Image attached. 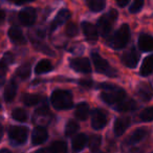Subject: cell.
Here are the masks:
<instances>
[{
  "label": "cell",
  "instance_id": "cell-1",
  "mask_svg": "<svg viewBox=\"0 0 153 153\" xmlns=\"http://www.w3.org/2000/svg\"><path fill=\"white\" fill-rule=\"evenodd\" d=\"M51 105L57 110H64L72 106V94L69 90L57 89L51 94Z\"/></svg>",
  "mask_w": 153,
  "mask_h": 153
},
{
  "label": "cell",
  "instance_id": "cell-2",
  "mask_svg": "<svg viewBox=\"0 0 153 153\" xmlns=\"http://www.w3.org/2000/svg\"><path fill=\"white\" fill-rule=\"evenodd\" d=\"M130 39V27L127 24H123L108 40V45L114 49H121L127 45Z\"/></svg>",
  "mask_w": 153,
  "mask_h": 153
},
{
  "label": "cell",
  "instance_id": "cell-3",
  "mask_svg": "<svg viewBox=\"0 0 153 153\" xmlns=\"http://www.w3.org/2000/svg\"><path fill=\"white\" fill-rule=\"evenodd\" d=\"M117 18V12L115 10H111L106 15L102 16L98 21V27L101 35L103 37H107L110 33L112 25Z\"/></svg>",
  "mask_w": 153,
  "mask_h": 153
},
{
  "label": "cell",
  "instance_id": "cell-4",
  "mask_svg": "<svg viewBox=\"0 0 153 153\" xmlns=\"http://www.w3.org/2000/svg\"><path fill=\"white\" fill-rule=\"evenodd\" d=\"M91 58H92V61H94V67H96L97 71L102 72V74H105L109 76H112V78L117 76V70H114L112 67H110L108 62L105 59H103L101 56H99L98 53H92Z\"/></svg>",
  "mask_w": 153,
  "mask_h": 153
},
{
  "label": "cell",
  "instance_id": "cell-5",
  "mask_svg": "<svg viewBox=\"0 0 153 153\" xmlns=\"http://www.w3.org/2000/svg\"><path fill=\"white\" fill-rule=\"evenodd\" d=\"M28 130L26 127L13 126L9 130V137L14 145H23L27 140Z\"/></svg>",
  "mask_w": 153,
  "mask_h": 153
},
{
  "label": "cell",
  "instance_id": "cell-6",
  "mask_svg": "<svg viewBox=\"0 0 153 153\" xmlns=\"http://www.w3.org/2000/svg\"><path fill=\"white\" fill-rule=\"evenodd\" d=\"M102 100L104 101L106 104L113 105V104H119L122 101L125 100L126 98V92L124 89L121 88H114L112 90H107L102 94Z\"/></svg>",
  "mask_w": 153,
  "mask_h": 153
},
{
  "label": "cell",
  "instance_id": "cell-7",
  "mask_svg": "<svg viewBox=\"0 0 153 153\" xmlns=\"http://www.w3.org/2000/svg\"><path fill=\"white\" fill-rule=\"evenodd\" d=\"M70 67L76 71L83 72V74H88L91 71L90 62L86 58H76L70 60Z\"/></svg>",
  "mask_w": 153,
  "mask_h": 153
},
{
  "label": "cell",
  "instance_id": "cell-8",
  "mask_svg": "<svg viewBox=\"0 0 153 153\" xmlns=\"http://www.w3.org/2000/svg\"><path fill=\"white\" fill-rule=\"evenodd\" d=\"M107 124V117L101 109H94L91 114V126L94 129L100 130Z\"/></svg>",
  "mask_w": 153,
  "mask_h": 153
},
{
  "label": "cell",
  "instance_id": "cell-9",
  "mask_svg": "<svg viewBox=\"0 0 153 153\" xmlns=\"http://www.w3.org/2000/svg\"><path fill=\"white\" fill-rule=\"evenodd\" d=\"M36 19L37 14L33 7H26L19 13V21L25 26L33 25L36 22Z\"/></svg>",
  "mask_w": 153,
  "mask_h": 153
},
{
  "label": "cell",
  "instance_id": "cell-10",
  "mask_svg": "<svg viewBox=\"0 0 153 153\" xmlns=\"http://www.w3.org/2000/svg\"><path fill=\"white\" fill-rule=\"evenodd\" d=\"M138 60H140V53L134 48L130 49L129 51H126L122 56V62H123V64L129 68L135 67L138 63Z\"/></svg>",
  "mask_w": 153,
  "mask_h": 153
},
{
  "label": "cell",
  "instance_id": "cell-11",
  "mask_svg": "<svg viewBox=\"0 0 153 153\" xmlns=\"http://www.w3.org/2000/svg\"><path fill=\"white\" fill-rule=\"evenodd\" d=\"M47 136H48V133H47V130L44 127L35 128L32 135V144L34 146L43 144L47 140Z\"/></svg>",
  "mask_w": 153,
  "mask_h": 153
},
{
  "label": "cell",
  "instance_id": "cell-12",
  "mask_svg": "<svg viewBox=\"0 0 153 153\" xmlns=\"http://www.w3.org/2000/svg\"><path fill=\"white\" fill-rule=\"evenodd\" d=\"M130 125V119L128 117H117L115 120L114 123V127H113V130H114V134L117 136H121L124 134V132L127 130V128L129 127Z\"/></svg>",
  "mask_w": 153,
  "mask_h": 153
},
{
  "label": "cell",
  "instance_id": "cell-13",
  "mask_svg": "<svg viewBox=\"0 0 153 153\" xmlns=\"http://www.w3.org/2000/svg\"><path fill=\"white\" fill-rule=\"evenodd\" d=\"M82 28H83V33L85 38L90 42H96L98 40V30L96 26H94L89 22H83L82 23Z\"/></svg>",
  "mask_w": 153,
  "mask_h": 153
},
{
  "label": "cell",
  "instance_id": "cell-14",
  "mask_svg": "<svg viewBox=\"0 0 153 153\" xmlns=\"http://www.w3.org/2000/svg\"><path fill=\"white\" fill-rule=\"evenodd\" d=\"M137 94L144 102H148L153 97V88L151 87L150 84L142 83L137 88Z\"/></svg>",
  "mask_w": 153,
  "mask_h": 153
},
{
  "label": "cell",
  "instance_id": "cell-15",
  "mask_svg": "<svg viewBox=\"0 0 153 153\" xmlns=\"http://www.w3.org/2000/svg\"><path fill=\"white\" fill-rule=\"evenodd\" d=\"M138 47L142 51H153V37L142 34L138 38Z\"/></svg>",
  "mask_w": 153,
  "mask_h": 153
},
{
  "label": "cell",
  "instance_id": "cell-16",
  "mask_svg": "<svg viewBox=\"0 0 153 153\" xmlns=\"http://www.w3.org/2000/svg\"><path fill=\"white\" fill-rule=\"evenodd\" d=\"M69 17H70V13L68 12V10H61V11L58 13V15L56 16L53 22L51 24V30H55L58 26L65 23V22L69 19Z\"/></svg>",
  "mask_w": 153,
  "mask_h": 153
},
{
  "label": "cell",
  "instance_id": "cell-17",
  "mask_svg": "<svg viewBox=\"0 0 153 153\" xmlns=\"http://www.w3.org/2000/svg\"><path fill=\"white\" fill-rule=\"evenodd\" d=\"M88 143V137L86 134L84 133H80L76 136V137L72 140V151L74 153L81 151L84 147L86 146V144Z\"/></svg>",
  "mask_w": 153,
  "mask_h": 153
},
{
  "label": "cell",
  "instance_id": "cell-18",
  "mask_svg": "<svg viewBox=\"0 0 153 153\" xmlns=\"http://www.w3.org/2000/svg\"><path fill=\"white\" fill-rule=\"evenodd\" d=\"M9 37L14 43H17V44H23L25 42V38L22 30L16 26H13L9 30Z\"/></svg>",
  "mask_w": 153,
  "mask_h": 153
},
{
  "label": "cell",
  "instance_id": "cell-19",
  "mask_svg": "<svg viewBox=\"0 0 153 153\" xmlns=\"http://www.w3.org/2000/svg\"><path fill=\"white\" fill-rule=\"evenodd\" d=\"M17 94V84L14 81H11L4 89V100L7 102H12Z\"/></svg>",
  "mask_w": 153,
  "mask_h": 153
},
{
  "label": "cell",
  "instance_id": "cell-20",
  "mask_svg": "<svg viewBox=\"0 0 153 153\" xmlns=\"http://www.w3.org/2000/svg\"><path fill=\"white\" fill-rule=\"evenodd\" d=\"M152 71H153V55L149 56V57H147L144 60L140 72L143 76H147L150 74H152Z\"/></svg>",
  "mask_w": 153,
  "mask_h": 153
},
{
  "label": "cell",
  "instance_id": "cell-21",
  "mask_svg": "<svg viewBox=\"0 0 153 153\" xmlns=\"http://www.w3.org/2000/svg\"><path fill=\"white\" fill-rule=\"evenodd\" d=\"M88 113H89V107L86 103H80L76 108L74 111V115L76 119H79L80 121H84L87 119Z\"/></svg>",
  "mask_w": 153,
  "mask_h": 153
},
{
  "label": "cell",
  "instance_id": "cell-22",
  "mask_svg": "<svg viewBox=\"0 0 153 153\" xmlns=\"http://www.w3.org/2000/svg\"><path fill=\"white\" fill-rule=\"evenodd\" d=\"M136 108V103L133 100H127V101H122L121 103H119L115 109L117 111L120 112H127V111H132Z\"/></svg>",
  "mask_w": 153,
  "mask_h": 153
},
{
  "label": "cell",
  "instance_id": "cell-23",
  "mask_svg": "<svg viewBox=\"0 0 153 153\" xmlns=\"http://www.w3.org/2000/svg\"><path fill=\"white\" fill-rule=\"evenodd\" d=\"M53 69V65L49 61L47 60H41L38 64L35 67V71L36 74H46V72H49Z\"/></svg>",
  "mask_w": 153,
  "mask_h": 153
},
{
  "label": "cell",
  "instance_id": "cell-24",
  "mask_svg": "<svg viewBox=\"0 0 153 153\" xmlns=\"http://www.w3.org/2000/svg\"><path fill=\"white\" fill-rule=\"evenodd\" d=\"M146 134H147V131L145 129L135 130V131L132 133V135L129 137V140H128V144L133 145V144H136V143L140 142V140L146 137Z\"/></svg>",
  "mask_w": 153,
  "mask_h": 153
},
{
  "label": "cell",
  "instance_id": "cell-25",
  "mask_svg": "<svg viewBox=\"0 0 153 153\" xmlns=\"http://www.w3.org/2000/svg\"><path fill=\"white\" fill-rule=\"evenodd\" d=\"M92 12H101L105 7V0H85Z\"/></svg>",
  "mask_w": 153,
  "mask_h": 153
},
{
  "label": "cell",
  "instance_id": "cell-26",
  "mask_svg": "<svg viewBox=\"0 0 153 153\" xmlns=\"http://www.w3.org/2000/svg\"><path fill=\"white\" fill-rule=\"evenodd\" d=\"M22 102H23L26 106H33V105H36L40 102V97H39L38 94H25L22 97Z\"/></svg>",
  "mask_w": 153,
  "mask_h": 153
},
{
  "label": "cell",
  "instance_id": "cell-27",
  "mask_svg": "<svg viewBox=\"0 0 153 153\" xmlns=\"http://www.w3.org/2000/svg\"><path fill=\"white\" fill-rule=\"evenodd\" d=\"M12 117L15 121H18V122H26L27 121V113L25 112V110L21 108H17L15 110H13L12 112Z\"/></svg>",
  "mask_w": 153,
  "mask_h": 153
},
{
  "label": "cell",
  "instance_id": "cell-28",
  "mask_svg": "<svg viewBox=\"0 0 153 153\" xmlns=\"http://www.w3.org/2000/svg\"><path fill=\"white\" fill-rule=\"evenodd\" d=\"M53 153H67V146L62 140H57L51 146Z\"/></svg>",
  "mask_w": 153,
  "mask_h": 153
},
{
  "label": "cell",
  "instance_id": "cell-29",
  "mask_svg": "<svg viewBox=\"0 0 153 153\" xmlns=\"http://www.w3.org/2000/svg\"><path fill=\"white\" fill-rule=\"evenodd\" d=\"M16 74H17V76H19L20 79H22V80L27 79L30 74V66L28 65V64L20 66L17 71H16Z\"/></svg>",
  "mask_w": 153,
  "mask_h": 153
},
{
  "label": "cell",
  "instance_id": "cell-30",
  "mask_svg": "<svg viewBox=\"0 0 153 153\" xmlns=\"http://www.w3.org/2000/svg\"><path fill=\"white\" fill-rule=\"evenodd\" d=\"M140 117L143 122H152L153 121V106L144 109L140 112Z\"/></svg>",
  "mask_w": 153,
  "mask_h": 153
},
{
  "label": "cell",
  "instance_id": "cell-31",
  "mask_svg": "<svg viewBox=\"0 0 153 153\" xmlns=\"http://www.w3.org/2000/svg\"><path fill=\"white\" fill-rule=\"evenodd\" d=\"M101 143H102V140H101L100 135H94L89 140V148L91 151L96 152V151L99 150L101 146Z\"/></svg>",
  "mask_w": 153,
  "mask_h": 153
},
{
  "label": "cell",
  "instance_id": "cell-32",
  "mask_svg": "<svg viewBox=\"0 0 153 153\" xmlns=\"http://www.w3.org/2000/svg\"><path fill=\"white\" fill-rule=\"evenodd\" d=\"M79 129V125L76 123V122H69V123L66 125V128H65V135L66 136H71L74 134L76 133Z\"/></svg>",
  "mask_w": 153,
  "mask_h": 153
},
{
  "label": "cell",
  "instance_id": "cell-33",
  "mask_svg": "<svg viewBox=\"0 0 153 153\" xmlns=\"http://www.w3.org/2000/svg\"><path fill=\"white\" fill-rule=\"evenodd\" d=\"M13 61H14V56L10 53H5L2 57V59H1V61H0V67L2 68V69H5L10 64L13 63Z\"/></svg>",
  "mask_w": 153,
  "mask_h": 153
},
{
  "label": "cell",
  "instance_id": "cell-34",
  "mask_svg": "<svg viewBox=\"0 0 153 153\" xmlns=\"http://www.w3.org/2000/svg\"><path fill=\"white\" fill-rule=\"evenodd\" d=\"M78 26L76 25L74 23H72V22H70V23H68L67 25H66L65 27V33L67 36L69 37H74L76 35H78Z\"/></svg>",
  "mask_w": 153,
  "mask_h": 153
},
{
  "label": "cell",
  "instance_id": "cell-35",
  "mask_svg": "<svg viewBox=\"0 0 153 153\" xmlns=\"http://www.w3.org/2000/svg\"><path fill=\"white\" fill-rule=\"evenodd\" d=\"M144 7V0H134V2L130 7V13H138Z\"/></svg>",
  "mask_w": 153,
  "mask_h": 153
},
{
  "label": "cell",
  "instance_id": "cell-36",
  "mask_svg": "<svg viewBox=\"0 0 153 153\" xmlns=\"http://www.w3.org/2000/svg\"><path fill=\"white\" fill-rule=\"evenodd\" d=\"M100 88H102V89L104 90H112L114 89V88H117V86H114L113 84H108V83H103L100 85Z\"/></svg>",
  "mask_w": 153,
  "mask_h": 153
},
{
  "label": "cell",
  "instance_id": "cell-37",
  "mask_svg": "<svg viewBox=\"0 0 153 153\" xmlns=\"http://www.w3.org/2000/svg\"><path fill=\"white\" fill-rule=\"evenodd\" d=\"M80 85L84 86V87H91L92 86V82L91 81H86V80H81L79 82Z\"/></svg>",
  "mask_w": 153,
  "mask_h": 153
},
{
  "label": "cell",
  "instance_id": "cell-38",
  "mask_svg": "<svg viewBox=\"0 0 153 153\" xmlns=\"http://www.w3.org/2000/svg\"><path fill=\"white\" fill-rule=\"evenodd\" d=\"M117 5H119V7H126L128 3H129V0H117Z\"/></svg>",
  "mask_w": 153,
  "mask_h": 153
},
{
  "label": "cell",
  "instance_id": "cell-39",
  "mask_svg": "<svg viewBox=\"0 0 153 153\" xmlns=\"http://www.w3.org/2000/svg\"><path fill=\"white\" fill-rule=\"evenodd\" d=\"M37 153H53V150H51V148L49 147V148H43V149H40V150L37 151Z\"/></svg>",
  "mask_w": 153,
  "mask_h": 153
},
{
  "label": "cell",
  "instance_id": "cell-40",
  "mask_svg": "<svg viewBox=\"0 0 153 153\" xmlns=\"http://www.w3.org/2000/svg\"><path fill=\"white\" fill-rule=\"evenodd\" d=\"M32 1H35V0H14V2L18 5L23 4V3H26V2H32Z\"/></svg>",
  "mask_w": 153,
  "mask_h": 153
},
{
  "label": "cell",
  "instance_id": "cell-41",
  "mask_svg": "<svg viewBox=\"0 0 153 153\" xmlns=\"http://www.w3.org/2000/svg\"><path fill=\"white\" fill-rule=\"evenodd\" d=\"M4 18H5V13L3 11H1V10H0V24L4 21Z\"/></svg>",
  "mask_w": 153,
  "mask_h": 153
},
{
  "label": "cell",
  "instance_id": "cell-42",
  "mask_svg": "<svg viewBox=\"0 0 153 153\" xmlns=\"http://www.w3.org/2000/svg\"><path fill=\"white\" fill-rule=\"evenodd\" d=\"M0 153H12V152L9 150V149H1V150H0Z\"/></svg>",
  "mask_w": 153,
  "mask_h": 153
},
{
  "label": "cell",
  "instance_id": "cell-43",
  "mask_svg": "<svg viewBox=\"0 0 153 153\" xmlns=\"http://www.w3.org/2000/svg\"><path fill=\"white\" fill-rule=\"evenodd\" d=\"M13 1H14V0H13Z\"/></svg>",
  "mask_w": 153,
  "mask_h": 153
}]
</instances>
